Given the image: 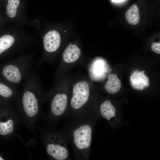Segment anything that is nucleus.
Returning <instances> with one entry per match:
<instances>
[{"label":"nucleus","mask_w":160,"mask_h":160,"mask_svg":"<svg viewBox=\"0 0 160 160\" xmlns=\"http://www.w3.org/2000/svg\"><path fill=\"white\" fill-rule=\"evenodd\" d=\"M94 112L98 118L106 120L113 129L119 128L123 122L121 113L116 107L108 100L103 102L98 110Z\"/></svg>","instance_id":"obj_3"},{"label":"nucleus","mask_w":160,"mask_h":160,"mask_svg":"<svg viewBox=\"0 0 160 160\" xmlns=\"http://www.w3.org/2000/svg\"><path fill=\"white\" fill-rule=\"evenodd\" d=\"M19 3L20 0H8L7 6V12L9 17L13 18L15 16Z\"/></svg>","instance_id":"obj_15"},{"label":"nucleus","mask_w":160,"mask_h":160,"mask_svg":"<svg viewBox=\"0 0 160 160\" xmlns=\"http://www.w3.org/2000/svg\"><path fill=\"white\" fill-rule=\"evenodd\" d=\"M120 80L117 75L113 74L109 75L108 80L105 86V90L111 94H114L118 92L121 87Z\"/></svg>","instance_id":"obj_11"},{"label":"nucleus","mask_w":160,"mask_h":160,"mask_svg":"<svg viewBox=\"0 0 160 160\" xmlns=\"http://www.w3.org/2000/svg\"><path fill=\"white\" fill-rule=\"evenodd\" d=\"M14 41V37L9 35H5L0 37V55L10 48Z\"/></svg>","instance_id":"obj_14"},{"label":"nucleus","mask_w":160,"mask_h":160,"mask_svg":"<svg viewBox=\"0 0 160 160\" xmlns=\"http://www.w3.org/2000/svg\"><path fill=\"white\" fill-rule=\"evenodd\" d=\"M81 54L80 49L76 45L71 43L65 50L63 55L64 61L67 63H72L77 60Z\"/></svg>","instance_id":"obj_10"},{"label":"nucleus","mask_w":160,"mask_h":160,"mask_svg":"<svg viewBox=\"0 0 160 160\" xmlns=\"http://www.w3.org/2000/svg\"><path fill=\"white\" fill-rule=\"evenodd\" d=\"M30 80L25 87L22 103L25 113L28 116L31 117L38 113L39 104L35 92L37 89V84L34 79Z\"/></svg>","instance_id":"obj_2"},{"label":"nucleus","mask_w":160,"mask_h":160,"mask_svg":"<svg viewBox=\"0 0 160 160\" xmlns=\"http://www.w3.org/2000/svg\"><path fill=\"white\" fill-rule=\"evenodd\" d=\"M4 159L0 156V160H4Z\"/></svg>","instance_id":"obj_19"},{"label":"nucleus","mask_w":160,"mask_h":160,"mask_svg":"<svg viewBox=\"0 0 160 160\" xmlns=\"http://www.w3.org/2000/svg\"><path fill=\"white\" fill-rule=\"evenodd\" d=\"M135 71L130 77V80L133 87L137 89H142L144 87L149 85V79L144 74L143 71L139 72Z\"/></svg>","instance_id":"obj_9"},{"label":"nucleus","mask_w":160,"mask_h":160,"mask_svg":"<svg viewBox=\"0 0 160 160\" xmlns=\"http://www.w3.org/2000/svg\"><path fill=\"white\" fill-rule=\"evenodd\" d=\"M30 63L13 62L4 68L3 74L6 79L13 85L17 84L23 80L26 74Z\"/></svg>","instance_id":"obj_4"},{"label":"nucleus","mask_w":160,"mask_h":160,"mask_svg":"<svg viewBox=\"0 0 160 160\" xmlns=\"http://www.w3.org/2000/svg\"><path fill=\"white\" fill-rule=\"evenodd\" d=\"M90 96L89 87L87 82L82 81L73 87L70 104L73 110L78 112L88 102Z\"/></svg>","instance_id":"obj_6"},{"label":"nucleus","mask_w":160,"mask_h":160,"mask_svg":"<svg viewBox=\"0 0 160 160\" xmlns=\"http://www.w3.org/2000/svg\"><path fill=\"white\" fill-rule=\"evenodd\" d=\"M14 124L12 119L0 121V135L5 136L11 133L14 130Z\"/></svg>","instance_id":"obj_13"},{"label":"nucleus","mask_w":160,"mask_h":160,"mask_svg":"<svg viewBox=\"0 0 160 160\" xmlns=\"http://www.w3.org/2000/svg\"><path fill=\"white\" fill-rule=\"evenodd\" d=\"M67 95L63 93L56 94L52 101L51 110L52 114L55 116L60 117L65 113L68 105Z\"/></svg>","instance_id":"obj_7"},{"label":"nucleus","mask_w":160,"mask_h":160,"mask_svg":"<svg viewBox=\"0 0 160 160\" xmlns=\"http://www.w3.org/2000/svg\"><path fill=\"white\" fill-rule=\"evenodd\" d=\"M151 48L153 52L158 54H160V44L159 43H153L152 44Z\"/></svg>","instance_id":"obj_17"},{"label":"nucleus","mask_w":160,"mask_h":160,"mask_svg":"<svg viewBox=\"0 0 160 160\" xmlns=\"http://www.w3.org/2000/svg\"><path fill=\"white\" fill-rule=\"evenodd\" d=\"M44 47L49 52H55L59 48L60 44V37L56 31H50L45 35L43 39Z\"/></svg>","instance_id":"obj_8"},{"label":"nucleus","mask_w":160,"mask_h":160,"mask_svg":"<svg viewBox=\"0 0 160 160\" xmlns=\"http://www.w3.org/2000/svg\"><path fill=\"white\" fill-rule=\"evenodd\" d=\"M14 93V90L11 87L0 82V95L6 98L11 97Z\"/></svg>","instance_id":"obj_16"},{"label":"nucleus","mask_w":160,"mask_h":160,"mask_svg":"<svg viewBox=\"0 0 160 160\" xmlns=\"http://www.w3.org/2000/svg\"><path fill=\"white\" fill-rule=\"evenodd\" d=\"M75 126L72 132V143L76 158L89 159L94 127L99 119L94 113H89L88 117Z\"/></svg>","instance_id":"obj_1"},{"label":"nucleus","mask_w":160,"mask_h":160,"mask_svg":"<svg viewBox=\"0 0 160 160\" xmlns=\"http://www.w3.org/2000/svg\"><path fill=\"white\" fill-rule=\"evenodd\" d=\"M127 22L132 25L137 24L140 20V14L138 7L135 4L132 5L125 13Z\"/></svg>","instance_id":"obj_12"},{"label":"nucleus","mask_w":160,"mask_h":160,"mask_svg":"<svg viewBox=\"0 0 160 160\" xmlns=\"http://www.w3.org/2000/svg\"><path fill=\"white\" fill-rule=\"evenodd\" d=\"M125 0H112V1L114 2H120L123 1Z\"/></svg>","instance_id":"obj_18"},{"label":"nucleus","mask_w":160,"mask_h":160,"mask_svg":"<svg viewBox=\"0 0 160 160\" xmlns=\"http://www.w3.org/2000/svg\"><path fill=\"white\" fill-rule=\"evenodd\" d=\"M47 144L46 151L50 156L56 160H66L69 158L66 142L61 136H52Z\"/></svg>","instance_id":"obj_5"}]
</instances>
